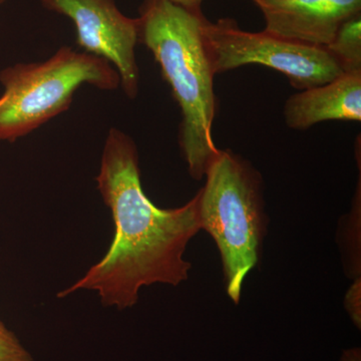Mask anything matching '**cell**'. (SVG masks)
<instances>
[{
    "instance_id": "cell-1",
    "label": "cell",
    "mask_w": 361,
    "mask_h": 361,
    "mask_svg": "<svg viewBox=\"0 0 361 361\" xmlns=\"http://www.w3.org/2000/svg\"><path fill=\"white\" fill-rule=\"evenodd\" d=\"M96 180L111 210L114 238L106 255L59 298L94 291L104 306L123 310L135 305L142 287L186 281L192 265L185 252L201 231L198 194L179 208L153 204L142 190L137 146L116 128L106 135Z\"/></svg>"
},
{
    "instance_id": "cell-2",
    "label": "cell",
    "mask_w": 361,
    "mask_h": 361,
    "mask_svg": "<svg viewBox=\"0 0 361 361\" xmlns=\"http://www.w3.org/2000/svg\"><path fill=\"white\" fill-rule=\"evenodd\" d=\"M202 11L168 0H144L140 8L139 42L146 45L179 104V145L189 174L205 177L220 149L213 140L215 73L204 42Z\"/></svg>"
},
{
    "instance_id": "cell-3",
    "label": "cell",
    "mask_w": 361,
    "mask_h": 361,
    "mask_svg": "<svg viewBox=\"0 0 361 361\" xmlns=\"http://www.w3.org/2000/svg\"><path fill=\"white\" fill-rule=\"evenodd\" d=\"M198 192L201 230L219 250L226 291L238 304L247 275L258 264L266 233L262 179L249 161L220 149Z\"/></svg>"
},
{
    "instance_id": "cell-4",
    "label": "cell",
    "mask_w": 361,
    "mask_h": 361,
    "mask_svg": "<svg viewBox=\"0 0 361 361\" xmlns=\"http://www.w3.org/2000/svg\"><path fill=\"white\" fill-rule=\"evenodd\" d=\"M0 84V142H14L68 111L82 85L111 92L121 82L106 59L63 47L47 61L7 66Z\"/></svg>"
},
{
    "instance_id": "cell-5",
    "label": "cell",
    "mask_w": 361,
    "mask_h": 361,
    "mask_svg": "<svg viewBox=\"0 0 361 361\" xmlns=\"http://www.w3.org/2000/svg\"><path fill=\"white\" fill-rule=\"evenodd\" d=\"M204 42L214 73L248 65L265 66L283 73L292 87L307 90L336 80L343 71L325 47L241 30L231 18L211 23L204 18Z\"/></svg>"
},
{
    "instance_id": "cell-6",
    "label": "cell",
    "mask_w": 361,
    "mask_h": 361,
    "mask_svg": "<svg viewBox=\"0 0 361 361\" xmlns=\"http://www.w3.org/2000/svg\"><path fill=\"white\" fill-rule=\"evenodd\" d=\"M44 8L73 21L77 44L84 52L108 61L120 77L126 96L139 94L140 71L135 59L139 20L125 16L115 0H39Z\"/></svg>"
},
{
    "instance_id": "cell-7",
    "label": "cell",
    "mask_w": 361,
    "mask_h": 361,
    "mask_svg": "<svg viewBox=\"0 0 361 361\" xmlns=\"http://www.w3.org/2000/svg\"><path fill=\"white\" fill-rule=\"evenodd\" d=\"M265 32L299 44L325 47L338 28L361 13V0H254Z\"/></svg>"
},
{
    "instance_id": "cell-8",
    "label": "cell",
    "mask_w": 361,
    "mask_h": 361,
    "mask_svg": "<svg viewBox=\"0 0 361 361\" xmlns=\"http://www.w3.org/2000/svg\"><path fill=\"white\" fill-rule=\"evenodd\" d=\"M285 123L304 130L327 121H361V71L292 94L284 104Z\"/></svg>"
},
{
    "instance_id": "cell-9",
    "label": "cell",
    "mask_w": 361,
    "mask_h": 361,
    "mask_svg": "<svg viewBox=\"0 0 361 361\" xmlns=\"http://www.w3.org/2000/svg\"><path fill=\"white\" fill-rule=\"evenodd\" d=\"M325 49L343 73L361 71V13L344 21Z\"/></svg>"
},
{
    "instance_id": "cell-10",
    "label": "cell",
    "mask_w": 361,
    "mask_h": 361,
    "mask_svg": "<svg viewBox=\"0 0 361 361\" xmlns=\"http://www.w3.org/2000/svg\"><path fill=\"white\" fill-rule=\"evenodd\" d=\"M360 195L355 201V207L346 220V227L342 228L341 249L345 258L349 277H360Z\"/></svg>"
},
{
    "instance_id": "cell-11",
    "label": "cell",
    "mask_w": 361,
    "mask_h": 361,
    "mask_svg": "<svg viewBox=\"0 0 361 361\" xmlns=\"http://www.w3.org/2000/svg\"><path fill=\"white\" fill-rule=\"evenodd\" d=\"M0 361H33L30 351L0 319Z\"/></svg>"
},
{
    "instance_id": "cell-12",
    "label": "cell",
    "mask_w": 361,
    "mask_h": 361,
    "mask_svg": "<svg viewBox=\"0 0 361 361\" xmlns=\"http://www.w3.org/2000/svg\"><path fill=\"white\" fill-rule=\"evenodd\" d=\"M361 279L356 278L346 292L344 306L348 311L349 317L358 329L361 327Z\"/></svg>"
},
{
    "instance_id": "cell-13",
    "label": "cell",
    "mask_w": 361,
    "mask_h": 361,
    "mask_svg": "<svg viewBox=\"0 0 361 361\" xmlns=\"http://www.w3.org/2000/svg\"><path fill=\"white\" fill-rule=\"evenodd\" d=\"M168 1L185 7V8L192 9V11H201L203 0H168Z\"/></svg>"
},
{
    "instance_id": "cell-14",
    "label": "cell",
    "mask_w": 361,
    "mask_h": 361,
    "mask_svg": "<svg viewBox=\"0 0 361 361\" xmlns=\"http://www.w3.org/2000/svg\"><path fill=\"white\" fill-rule=\"evenodd\" d=\"M341 361H361L360 348L346 349L342 353Z\"/></svg>"
},
{
    "instance_id": "cell-15",
    "label": "cell",
    "mask_w": 361,
    "mask_h": 361,
    "mask_svg": "<svg viewBox=\"0 0 361 361\" xmlns=\"http://www.w3.org/2000/svg\"><path fill=\"white\" fill-rule=\"evenodd\" d=\"M6 1V0H0V6H4V4Z\"/></svg>"
},
{
    "instance_id": "cell-16",
    "label": "cell",
    "mask_w": 361,
    "mask_h": 361,
    "mask_svg": "<svg viewBox=\"0 0 361 361\" xmlns=\"http://www.w3.org/2000/svg\"><path fill=\"white\" fill-rule=\"evenodd\" d=\"M252 1H254V0H252Z\"/></svg>"
}]
</instances>
